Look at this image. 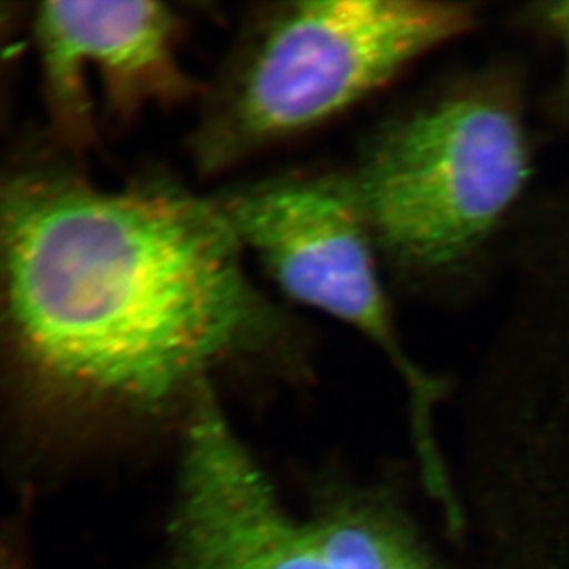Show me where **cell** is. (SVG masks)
I'll use <instances>...</instances> for the list:
<instances>
[{"label":"cell","mask_w":569,"mask_h":569,"mask_svg":"<svg viewBox=\"0 0 569 569\" xmlns=\"http://www.w3.org/2000/svg\"><path fill=\"white\" fill-rule=\"evenodd\" d=\"M299 339L209 193L102 189L49 159L0 173V352L43 413L184 419L220 375L288 363Z\"/></svg>","instance_id":"1"},{"label":"cell","mask_w":569,"mask_h":569,"mask_svg":"<svg viewBox=\"0 0 569 569\" xmlns=\"http://www.w3.org/2000/svg\"><path fill=\"white\" fill-rule=\"evenodd\" d=\"M472 21V6L456 2L305 0L258 8L203 89L190 133L193 167L203 176L229 172L327 122Z\"/></svg>","instance_id":"2"},{"label":"cell","mask_w":569,"mask_h":569,"mask_svg":"<svg viewBox=\"0 0 569 569\" xmlns=\"http://www.w3.org/2000/svg\"><path fill=\"white\" fill-rule=\"evenodd\" d=\"M372 238L411 273L483 248L529 178L526 131L500 92H459L383 126L355 173Z\"/></svg>","instance_id":"3"},{"label":"cell","mask_w":569,"mask_h":569,"mask_svg":"<svg viewBox=\"0 0 569 569\" xmlns=\"http://www.w3.org/2000/svg\"><path fill=\"white\" fill-rule=\"evenodd\" d=\"M157 569H428L392 521L363 507L284 509L221 409L216 387L183 419L178 495Z\"/></svg>","instance_id":"4"},{"label":"cell","mask_w":569,"mask_h":569,"mask_svg":"<svg viewBox=\"0 0 569 569\" xmlns=\"http://www.w3.org/2000/svg\"><path fill=\"white\" fill-rule=\"evenodd\" d=\"M243 253L291 301L338 319L383 350L415 392L430 391L398 339L375 238L352 176L286 172L209 193Z\"/></svg>","instance_id":"5"},{"label":"cell","mask_w":569,"mask_h":569,"mask_svg":"<svg viewBox=\"0 0 569 569\" xmlns=\"http://www.w3.org/2000/svg\"><path fill=\"white\" fill-rule=\"evenodd\" d=\"M32 38L50 128L72 151L94 142L98 113L128 126L203 94L179 54L183 17L162 2H44Z\"/></svg>","instance_id":"6"},{"label":"cell","mask_w":569,"mask_h":569,"mask_svg":"<svg viewBox=\"0 0 569 569\" xmlns=\"http://www.w3.org/2000/svg\"><path fill=\"white\" fill-rule=\"evenodd\" d=\"M543 19L548 21L551 30L559 36L560 43L565 44L566 52V74H565V98L569 102V2H559L546 8Z\"/></svg>","instance_id":"7"},{"label":"cell","mask_w":569,"mask_h":569,"mask_svg":"<svg viewBox=\"0 0 569 569\" xmlns=\"http://www.w3.org/2000/svg\"><path fill=\"white\" fill-rule=\"evenodd\" d=\"M19 13L13 4L0 2V52L4 49L6 41L10 38L11 30L16 27Z\"/></svg>","instance_id":"8"}]
</instances>
